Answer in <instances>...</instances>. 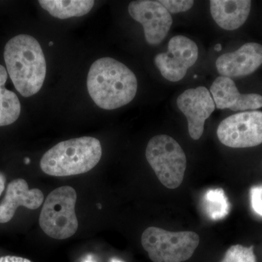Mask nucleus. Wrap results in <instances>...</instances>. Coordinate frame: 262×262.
Masks as SVG:
<instances>
[{"instance_id": "obj_1", "label": "nucleus", "mask_w": 262, "mask_h": 262, "mask_svg": "<svg viewBox=\"0 0 262 262\" xmlns=\"http://www.w3.org/2000/svg\"><path fill=\"white\" fill-rule=\"evenodd\" d=\"M87 87L90 96L98 106L113 110L125 106L135 98L138 82L128 67L105 57L91 65Z\"/></svg>"}, {"instance_id": "obj_2", "label": "nucleus", "mask_w": 262, "mask_h": 262, "mask_svg": "<svg viewBox=\"0 0 262 262\" xmlns=\"http://www.w3.org/2000/svg\"><path fill=\"white\" fill-rule=\"evenodd\" d=\"M7 70L17 91L30 97L42 89L47 67L42 48L35 38L19 34L5 47Z\"/></svg>"}, {"instance_id": "obj_3", "label": "nucleus", "mask_w": 262, "mask_h": 262, "mask_svg": "<svg viewBox=\"0 0 262 262\" xmlns=\"http://www.w3.org/2000/svg\"><path fill=\"white\" fill-rule=\"evenodd\" d=\"M102 155L98 139L90 136L61 141L46 151L40 161L45 173L63 177L87 173L96 166Z\"/></svg>"}, {"instance_id": "obj_4", "label": "nucleus", "mask_w": 262, "mask_h": 262, "mask_svg": "<svg viewBox=\"0 0 262 262\" xmlns=\"http://www.w3.org/2000/svg\"><path fill=\"white\" fill-rule=\"evenodd\" d=\"M77 192L73 187L63 186L52 191L45 201L39 215L41 229L52 238H70L78 229L75 213Z\"/></svg>"}, {"instance_id": "obj_5", "label": "nucleus", "mask_w": 262, "mask_h": 262, "mask_svg": "<svg viewBox=\"0 0 262 262\" xmlns=\"http://www.w3.org/2000/svg\"><path fill=\"white\" fill-rule=\"evenodd\" d=\"M198 234L191 231L170 232L150 227L143 232L141 244L153 262H183L192 257L199 246Z\"/></svg>"}, {"instance_id": "obj_6", "label": "nucleus", "mask_w": 262, "mask_h": 262, "mask_svg": "<svg viewBox=\"0 0 262 262\" xmlns=\"http://www.w3.org/2000/svg\"><path fill=\"white\" fill-rule=\"evenodd\" d=\"M146 158L162 184L175 189L182 184L187 168V158L178 142L167 135L150 139Z\"/></svg>"}, {"instance_id": "obj_7", "label": "nucleus", "mask_w": 262, "mask_h": 262, "mask_svg": "<svg viewBox=\"0 0 262 262\" xmlns=\"http://www.w3.org/2000/svg\"><path fill=\"white\" fill-rule=\"evenodd\" d=\"M220 142L231 148L253 147L262 144V112H245L231 115L219 125Z\"/></svg>"}, {"instance_id": "obj_8", "label": "nucleus", "mask_w": 262, "mask_h": 262, "mask_svg": "<svg viewBox=\"0 0 262 262\" xmlns=\"http://www.w3.org/2000/svg\"><path fill=\"white\" fill-rule=\"evenodd\" d=\"M198 46L184 36L177 35L169 41L168 51L155 57V63L164 78L178 82L185 77L188 70L198 58Z\"/></svg>"}, {"instance_id": "obj_9", "label": "nucleus", "mask_w": 262, "mask_h": 262, "mask_svg": "<svg viewBox=\"0 0 262 262\" xmlns=\"http://www.w3.org/2000/svg\"><path fill=\"white\" fill-rule=\"evenodd\" d=\"M128 13L144 28L148 44L158 46L168 35L173 18L159 1L138 0L131 2Z\"/></svg>"}, {"instance_id": "obj_10", "label": "nucleus", "mask_w": 262, "mask_h": 262, "mask_svg": "<svg viewBox=\"0 0 262 262\" xmlns=\"http://www.w3.org/2000/svg\"><path fill=\"white\" fill-rule=\"evenodd\" d=\"M177 103L180 111L187 117L190 137L193 140L201 139L205 122L215 108L210 91L203 86L186 90L177 98Z\"/></svg>"}, {"instance_id": "obj_11", "label": "nucleus", "mask_w": 262, "mask_h": 262, "mask_svg": "<svg viewBox=\"0 0 262 262\" xmlns=\"http://www.w3.org/2000/svg\"><path fill=\"white\" fill-rule=\"evenodd\" d=\"M262 64V46L246 43L237 51L225 53L217 58L215 67L221 76L244 77L253 73Z\"/></svg>"}, {"instance_id": "obj_12", "label": "nucleus", "mask_w": 262, "mask_h": 262, "mask_svg": "<svg viewBox=\"0 0 262 262\" xmlns=\"http://www.w3.org/2000/svg\"><path fill=\"white\" fill-rule=\"evenodd\" d=\"M215 108H229L232 111L254 110L262 107V96L259 94H241L234 81L229 77H217L210 89Z\"/></svg>"}, {"instance_id": "obj_13", "label": "nucleus", "mask_w": 262, "mask_h": 262, "mask_svg": "<svg viewBox=\"0 0 262 262\" xmlns=\"http://www.w3.org/2000/svg\"><path fill=\"white\" fill-rule=\"evenodd\" d=\"M44 201V194L39 189L29 188L23 179H15L8 184L4 199L0 203V223L10 222L19 206L37 209Z\"/></svg>"}, {"instance_id": "obj_14", "label": "nucleus", "mask_w": 262, "mask_h": 262, "mask_svg": "<svg viewBox=\"0 0 262 262\" xmlns=\"http://www.w3.org/2000/svg\"><path fill=\"white\" fill-rule=\"evenodd\" d=\"M251 3L249 0H211L210 10L213 20L221 28L233 31L247 20Z\"/></svg>"}, {"instance_id": "obj_15", "label": "nucleus", "mask_w": 262, "mask_h": 262, "mask_svg": "<svg viewBox=\"0 0 262 262\" xmlns=\"http://www.w3.org/2000/svg\"><path fill=\"white\" fill-rule=\"evenodd\" d=\"M39 5L53 17L67 19L88 14L95 2L92 0H40Z\"/></svg>"}, {"instance_id": "obj_16", "label": "nucleus", "mask_w": 262, "mask_h": 262, "mask_svg": "<svg viewBox=\"0 0 262 262\" xmlns=\"http://www.w3.org/2000/svg\"><path fill=\"white\" fill-rule=\"evenodd\" d=\"M7 79L8 72L3 66L0 65V127L16 121L21 110L16 94L5 89Z\"/></svg>"}, {"instance_id": "obj_17", "label": "nucleus", "mask_w": 262, "mask_h": 262, "mask_svg": "<svg viewBox=\"0 0 262 262\" xmlns=\"http://www.w3.org/2000/svg\"><path fill=\"white\" fill-rule=\"evenodd\" d=\"M205 213L211 220H220L229 214V203L222 189H208L203 196Z\"/></svg>"}, {"instance_id": "obj_18", "label": "nucleus", "mask_w": 262, "mask_h": 262, "mask_svg": "<svg viewBox=\"0 0 262 262\" xmlns=\"http://www.w3.org/2000/svg\"><path fill=\"white\" fill-rule=\"evenodd\" d=\"M221 262H256L253 247H245L241 245L231 246Z\"/></svg>"}, {"instance_id": "obj_19", "label": "nucleus", "mask_w": 262, "mask_h": 262, "mask_svg": "<svg viewBox=\"0 0 262 262\" xmlns=\"http://www.w3.org/2000/svg\"><path fill=\"white\" fill-rule=\"evenodd\" d=\"M159 2L170 13L188 11L192 8L194 3L192 0H161Z\"/></svg>"}, {"instance_id": "obj_20", "label": "nucleus", "mask_w": 262, "mask_h": 262, "mask_svg": "<svg viewBox=\"0 0 262 262\" xmlns=\"http://www.w3.org/2000/svg\"><path fill=\"white\" fill-rule=\"evenodd\" d=\"M251 207L255 213L262 216V185L254 186L250 191Z\"/></svg>"}, {"instance_id": "obj_21", "label": "nucleus", "mask_w": 262, "mask_h": 262, "mask_svg": "<svg viewBox=\"0 0 262 262\" xmlns=\"http://www.w3.org/2000/svg\"><path fill=\"white\" fill-rule=\"evenodd\" d=\"M0 262H32L27 258L14 256H5L0 257Z\"/></svg>"}, {"instance_id": "obj_22", "label": "nucleus", "mask_w": 262, "mask_h": 262, "mask_svg": "<svg viewBox=\"0 0 262 262\" xmlns=\"http://www.w3.org/2000/svg\"><path fill=\"white\" fill-rule=\"evenodd\" d=\"M5 182H6V179H5V176L3 173H0V196L4 192Z\"/></svg>"}, {"instance_id": "obj_23", "label": "nucleus", "mask_w": 262, "mask_h": 262, "mask_svg": "<svg viewBox=\"0 0 262 262\" xmlns=\"http://www.w3.org/2000/svg\"><path fill=\"white\" fill-rule=\"evenodd\" d=\"M84 262H94V260L92 259V258H91V256H89V258H87V259L84 261ZM111 262H124L122 261H120V260L117 259V258H113L112 259Z\"/></svg>"}, {"instance_id": "obj_24", "label": "nucleus", "mask_w": 262, "mask_h": 262, "mask_svg": "<svg viewBox=\"0 0 262 262\" xmlns=\"http://www.w3.org/2000/svg\"><path fill=\"white\" fill-rule=\"evenodd\" d=\"M221 49H222V47H221L220 45H217V46H215V50H216L217 51H220Z\"/></svg>"}, {"instance_id": "obj_25", "label": "nucleus", "mask_w": 262, "mask_h": 262, "mask_svg": "<svg viewBox=\"0 0 262 262\" xmlns=\"http://www.w3.org/2000/svg\"><path fill=\"white\" fill-rule=\"evenodd\" d=\"M30 163V160L29 159V158H26L25 159V163L26 164H28Z\"/></svg>"}, {"instance_id": "obj_26", "label": "nucleus", "mask_w": 262, "mask_h": 262, "mask_svg": "<svg viewBox=\"0 0 262 262\" xmlns=\"http://www.w3.org/2000/svg\"><path fill=\"white\" fill-rule=\"evenodd\" d=\"M53 42H50L49 46H53Z\"/></svg>"}]
</instances>
